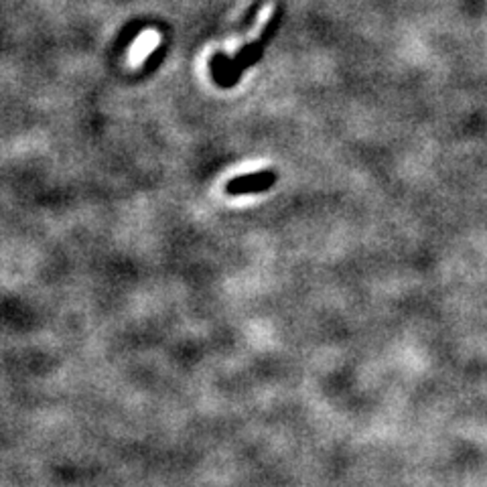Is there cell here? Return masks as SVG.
<instances>
[{
    "label": "cell",
    "instance_id": "6da1fadb",
    "mask_svg": "<svg viewBox=\"0 0 487 487\" xmlns=\"http://www.w3.org/2000/svg\"><path fill=\"white\" fill-rule=\"evenodd\" d=\"M274 183V175L272 173H254V175H244V177H236L229 185L227 191L232 195L238 193H250V191H264Z\"/></svg>",
    "mask_w": 487,
    "mask_h": 487
}]
</instances>
